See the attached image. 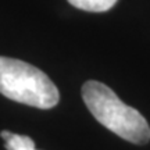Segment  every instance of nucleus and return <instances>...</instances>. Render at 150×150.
Here are the masks:
<instances>
[{
  "label": "nucleus",
  "mask_w": 150,
  "mask_h": 150,
  "mask_svg": "<svg viewBox=\"0 0 150 150\" xmlns=\"http://www.w3.org/2000/svg\"><path fill=\"white\" fill-rule=\"evenodd\" d=\"M82 99L88 110L103 127L135 145L150 140V127L136 108L121 102L102 82L88 81L82 86Z\"/></svg>",
  "instance_id": "obj_1"
},
{
  "label": "nucleus",
  "mask_w": 150,
  "mask_h": 150,
  "mask_svg": "<svg viewBox=\"0 0 150 150\" xmlns=\"http://www.w3.org/2000/svg\"><path fill=\"white\" fill-rule=\"evenodd\" d=\"M0 93L10 100L36 108L54 107L60 93L53 81L25 61L0 56Z\"/></svg>",
  "instance_id": "obj_2"
},
{
  "label": "nucleus",
  "mask_w": 150,
  "mask_h": 150,
  "mask_svg": "<svg viewBox=\"0 0 150 150\" xmlns=\"http://www.w3.org/2000/svg\"><path fill=\"white\" fill-rule=\"evenodd\" d=\"M0 136L4 139L6 150H36L33 140L27 135L13 134L10 131H1Z\"/></svg>",
  "instance_id": "obj_3"
},
{
  "label": "nucleus",
  "mask_w": 150,
  "mask_h": 150,
  "mask_svg": "<svg viewBox=\"0 0 150 150\" xmlns=\"http://www.w3.org/2000/svg\"><path fill=\"white\" fill-rule=\"evenodd\" d=\"M68 3L83 11L103 13L110 10L117 3V0H68Z\"/></svg>",
  "instance_id": "obj_4"
}]
</instances>
